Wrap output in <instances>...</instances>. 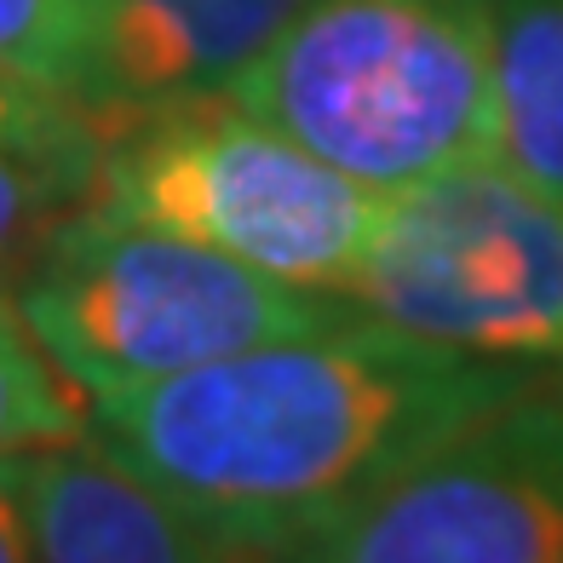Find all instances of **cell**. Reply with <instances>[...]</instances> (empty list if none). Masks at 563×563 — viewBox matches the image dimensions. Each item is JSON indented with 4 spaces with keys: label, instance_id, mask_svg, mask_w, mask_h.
Here are the masks:
<instances>
[{
    "label": "cell",
    "instance_id": "obj_1",
    "mask_svg": "<svg viewBox=\"0 0 563 563\" xmlns=\"http://www.w3.org/2000/svg\"><path fill=\"white\" fill-rule=\"evenodd\" d=\"M547 379L541 363L431 345L345 305L311 334L98 391L87 431L201 534L276 563Z\"/></svg>",
    "mask_w": 563,
    "mask_h": 563
},
{
    "label": "cell",
    "instance_id": "obj_2",
    "mask_svg": "<svg viewBox=\"0 0 563 563\" xmlns=\"http://www.w3.org/2000/svg\"><path fill=\"white\" fill-rule=\"evenodd\" d=\"M368 190L495 150V0H299L224 92Z\"/></svg>",
    "mask_w": 563,
    "mask_h": 563
},
{
    "label": "cell",
    "instance_id": "obj_3",
    "mask_svg": "<svg viewBox=\"0 0 563 563\" xmlns=\"http://www.w3.org/2000/svg\"><path fill=\"white\" fill-rule=\"evenodd\" d=\"M18 317L81 397L208 368L328 328L345 305L288 288L219 247L81 201L18 282Z\"/></svg>",
    "mask_w": 563,
    "mask_h": 563
},
{
    "label": "cell",
    "instance_id": "obj_4",
    "mask_svg": "<svg viewBox=\"0 0 563 563\" xmlns=\"http://www.w3.org/2000/svg\"><path fill=\"white\" fill-rule=\"evenodd\" d=\"M340 305L495 363L563 356V201L495 156L379 190Z\"/></svg>",
    "mask_w": 563,
    "mask_h": 563
},
{
    "label": "cell",
    "instance_id": "obj_5",
    "mask_svg": "<svg viewBox=\"0 0 563 563\" xmlns=\"http://www.w3.org/2000/svg\"><path fill=\"white\" fill-rule=\"evenodd\" d=\"M87 201L219 247L288 288L340 294L363 260L379 190L213 98L104 139Z\"/></svg>",
    "mask_w": 563,
    "mask_h": 563
},
{
    "label": "cell",
    "instance_id": "obj_6",
    "mask_svg": "<svg viewBox=\"0 0 563 563\" xmlns=\"http://www.w3.org/2000/svg\"><path fill=\"white\" fill-rule=\"evenodd\" d=\"M276 563H563V402L495 408Z\"/></svg>",
    "mask_w": 563,
    "mask_h": 563
},
{
    "label": "cell",
    "instance_id": "obj_7",
    "mask_svg": "<svg viewBox=\"0 0 563 563\" xmlns=\"http://www.w3.org/2000/svg\"><path fill=\"white\" fill-rule=\"evenodd\" d=\"M294 12L299 0H87L69 98L104 139L213 104Z\"/></svg>",
    "mask_w": 563,
    "mask_h": 563
},
{
    "label": "cell",
    "instance_id": "obj_8",
    "mask_svg": "<svg viewBox=\"0 0 563 563\" xmlns=\"http://www.w3.org/2000/svg\"><path fill=\"white\" fill-rule=\"evenodd\" d=\"M35 534V563H260L201 534L87 431L0 460Z\"/></svg>",
    "mask_w": 563,
    "mask_h": 563
},
{
    "label": "cell",
    "instance_id": "obj_9",
    "mask_svg": "<svg viewBox=\"0 0 563 563\" xmlns=\"http://www.w3.org/2000/svg\"><path fill=\"white\" fill-rule=\"evenodd\" d=\"M104 133L75 98L35 121L0 126V299L18 294L41 242L92 196Z\"/></svg>",
    "mask_w": 563,
    "mask_h": 563
},
{
    "label": "cell",
    "instance_id": "obj_10",
    "mask_svg": "<svg viewBox=\"0 0 563 563\" xmlns=\"http://www.w3.org/2000/svg\"><path fill=\"white\" fill-rule=\"evenodd\" d=\"M563 201V0H495V150Z\"/></svg>",
    "mask_w": 563,
    "mask_h": 563
},
{
    "label": "cell",
    "instance_id": "obj_11",
    "mask_svg": "<svg viewBox=\"0 0 563 563\" xmlns=\"http://www.w3.org/2000/svg\"><path fill=\"white\" fill-rule=\"evenodd\" d=\"M87 438V397L41 351L18 299H0V460Z\"/></svg>",
    "mask_w": 563,
    "mask_h": 563
},
{
    "label": "cell",
    "instance_id": "obj_12",
    "mask_svg": "<svg viewBox=\"0 0 563 563\" xmlns=\"http://www.w3.org/2000/svg\"><path fill=\"white\" fill-rule=\"evenodd\" d=\"M87 41V0H0V69L69 98Z\"/></svg>",
    "mask_w": 563,
    "mask_h": 563
},
{
    "label": "cell",
    "instance_id": "obj_13",
    "mask_svg": "<svg viewBox=\"0 0 563 563\" xmlns=\"http://www.w3.org/2000/svg\"><path fill=\"white\" fill-rule=\"evenodd\" d=\"M58 104H69L64 92H53V87L30 81V75L0 69V126H12V121H35V115L58 110Z\"/></svg>",
    "mask_w": 563,
    "mask_h": 563
},
{
    "label": "cell",
    "instance_id": "obj_14",
    "mask_svg": "<svg viewBox=\"0 0 563 563\" xmlns=\"http://www.w3.org/2000/svg\"><path fill=\"white\" fill-rule=\"evenodd\" d=\"M0 563H35V534L23 518V500L12 489L7 466H0Z\"/></svg>",
    "mask_w": 563,
    "mask_h": 563
},
{
    "label": "cell",
    "instance_id": "obj_15",
    "mask_svg": "<svg viewBox=\"0 0 563 563\" xmlns=\"http://www.w3.org/2000/svg\"><path fill=\"white\" fill-rule=\"evenodd\" d=\"M552 379H558V391H563V356H558V368H552Z\"/></svg>",
    "mask_w": 563,
    "mask_h": 563
}]
</instances>
